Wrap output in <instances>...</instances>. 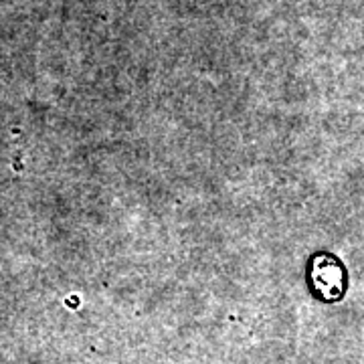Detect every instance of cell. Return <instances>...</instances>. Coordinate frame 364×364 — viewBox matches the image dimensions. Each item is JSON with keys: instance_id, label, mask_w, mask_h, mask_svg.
<instances>
[{"instance_id": "1", "label": "cell", "mask_w": 364, "mask_h": 364, "mask_svg": "<svg viewBox=\"0 0 364 364\" xmlns=\"http://www.w3.org/2000/svg\"><path fill=\"white\" fill-rule=\"evenodd\" d=\"M314 286L326 299L338 298L342 294V267L330 257L314 261Z\"/></svg>"}]
</instances>
